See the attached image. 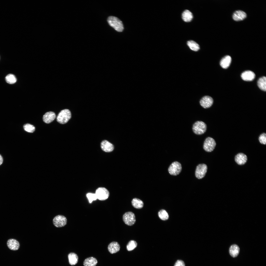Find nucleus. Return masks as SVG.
Wrapping results in <instances>:
<instances>
[{"label":"nucleus","instance_id":"f257e3e1","mask_svg":"<svg viewBox=\"0 0 266 266\" xmlns=\"http://www.w3.org/2000/svg\"><path fill=\"white\" fill-rule=\"evenodd\" d=\"M107 22L109 25L118 32H122L124 29L123 25L121 21L117 17L110 16L108 18Z\"/></svg>","mask_w":266,"mask_h":266},{"label":"nucleus","instance_id":"f03ea898","mask_svg":"<svg viewBox=\"0 0 266 266\" xmlns=\"http://www.w3.org/2000/svg\"><path fill=\"white\" fill-rule=\"evenodd\" d=\"M71 117L70 111L68 109L62 110L59 113L57 117V121L61 124L67 123Z\"/></svg>","mask_w":266,"mask_h":266},{"label":"nucleus","instance_id":"7ed1b4c3","mask_svg":"<svg viewBox=\"0 0 266 266\" xmlns=\"http://www.w3.org/2000/svg\"><path fill=\"white\" fill-rule=\"evenodd\" d=\"M207 125L204 122L198 121L193 124L192 130L194 133L197 135H201L204 133L207 129Z\"/></svg>","mask_w":266,"mask_h":266},{"label":"nucleus","instance_id":"20e7f679","mask_svg":"<svg viewBox=\"0 0 266 266\" xmlns=\"http://www.w3.org/2000/svg\"><path fill=\"white\" fill-rule=\"evenodd\" d=\"M182 170V166L181 164L177 161H175L170 165L168 171L170 175L176 176L180 173Z\"/></svg>","mask_w":266,"mask_h":266},{"label":"nucleus","instance_id":"39448f33","mask_svg":"<svg viewBox=\"0 0 266 266\" xmlns=\"http://www.w3.org/2000/svg\"><path fill=\"white\" fill-rule=\"evenodd\" d=\"M216 145L215 140L210 137L207 138L204 141L203 148L207 152H211L214 149Z\"/></svg>","mask_w":266,"mask_h":266},{"label":"nucleus","instance_id":"423d86ee","mask_svg":"<svg viewBox=\"0 0 266 266\" xmlns=\"http://www.w3.org/2000/svg\"><path fill=\"white\" fill-rule=\"evenodd\" d=\"M207 169V166L204 164H200L196 167L195 175L196 177L199 179L203 178L205 176Z\"/></svg>","mask_w":266,"mask_h":266},{"label":"nucleus","instance_id":"0eeeda50","mask_svg":"<svg viewBox=\"0 0 266 266\" xmlns=\"http://www.w3.org/2000/svg\"><path fill=\"white\" fill-rule=\"evenodd\" d=\"M97 199L100 200H104L107 199L109 195L108 190L104 187H100L97 189L95 193Z\"/></svg>","mask_w":266,"mask_h":266},{"label":"nucleus","instance_id":"6e6552de","mask_svg":"<svg viewBox=\"0 0 266 266\" xmlns=\"http://www.w3.org/2000/svg\"><path fill=\"white\" fill-rule=\"evenodd\" d=\"M123 220L124 223L129 226H132L134 224L136 219L134 214L131 212L125 213L123 216Z\"/></svg>","mask_w":266,"mask_h":266},{"label":"nucleus","instance_id":"1a4fd4ad","mask_svg":"<svg viewBox=\"0 0 266 266\" xmlns=\"http://www.w3.org/2000/svg\"><path fill=\"white\" fill-rule=\"evenodd\" d=\"M53 225L56 227H61L66 224L67 220L66 218L64 216L59 215L55 216L53 220Z\"/></svg>","mask_w":266,"mask_h":266},{"label":"nucleus","instance_id":"9d476101","mask_svg":"<svg viewBox=\"0 0 266 266\" xmlns=\"http://www.w3.org/2000/svg\"><path fill=\"white\" fill-rule=\"evenodd\" d=\"M200 105L204 108H207L211 107L213 102V99L209 96H205L203 97L200 101Z\"/></svg>","mask_w":266,"mask_h":266},{"label":"nucleus","instance_id":"9b49d317","mask_svg":"<svg viewBox=\"0 0 266 266\" xmlns=\"http://www.w3.org/2000/svg\"><path fill=\"white\" fill-rule=\"evenodd\" d=\"M100 146L102 150L106 152L112 151L114 148L113 145L106 140H103L102 141L101 143Z\"/></svg>","mask_w":266,"mask_h":266},{"label":"nucleus","instance_id":"f8f14e48","mask_svg":"<svg viewBox=\"0 0 266 266\" xmlns=\"http://www.w3.org/2000/svg\"><path fill=\"white\" fill-rule=\"evenodd\" d=\"M241 77L243 80L246 81H251L253 80L255 77V74L252 71L250 70L246 71L241 75Z\"/></svg>","mask_w":266,"mask_h":266},{"label":"nucleus","instance_id":"ddd939ff","mask_svg":"<svg viewBox=\"0 0 266 266\" xmlns=\"http://www.w3.org/2000/svg\"><path fill=\"white\" fill-rule=\"evenodd\" d=\"M7 244L8 247L10 249L13 250H18L20 246L18 241L14 239H9L7 242Z\"/></svg>","mask_w":266,"mask_h":266},{"label":"nucleus","instance_id":"4468645a","mask_svg":"<svg viewBox=\"0 0 266 266\" xmlns=\"http://www.w3.org/2000/svg\"><path fill=\"white\" fill-rule=\"evenodd\" d=\"M56 117L55 113L50 111L46 113L43 116V121L46 123H49L54 120Z\"/></svg>","mask_w":266,"mask_h":266},{"label":"nucleus","instance_id":"2eb2a0df","mask_svg":"<svg viewBox=\"0 0 266 266\" xmlns=\"http://www.w3.org/2000/svg\"><path fill=\"white\" fill-rule=\"evenodd\" d=\"M247 17L246 13L244 11L238 10L235 11L233 15V19L236 21H239L243 20Z\"/></svg>","mask_w":266,"mask_h":266},{"label":"nucleus","instance_id":"dca6fc26","mask_svg":"<svg viewBox=\"0 0 266 266\" xmlns=\"http://www.w3.org/2000/svg\"><path fill=\"white\" fill-rule=\"evenodd\" d=\"M247 159V156L242 153L238 154L235 157V161L239 165H242L245 164L246 163Z\"/></svg>","mask_w":266,"mask_h":266},{"label":"nucleus","instance_id":"f3484780","mask_svg":"<svg viewBox=\"0 0 266 266\" xmlns=\"http://www.w3.org/2000/svg\"><path fill=\"white\" fill-rule=\"evenodd\" d=\"M108 249L110 253L114 254L119 251L120 246L118 242H113L109 245Z\"/></svg>","mask_w":266,"mask_h":266},{"label":"nucleus","instance_id":"a211bd4d","mask_svg":"<svg viewBox=\"0 0 266 266\" xmlns=\"http://www.w3.org/2000/svg\"><path fill=\"white\" fill-rule=\"evenodd\" d=\"M232 59L231 57L227 55L222 58L220 62V65L223 68L226 69L230 66L231 62Z\"/></svg>","mask_w":266,"mask_h":266},{"label":"nucleus","instance_id":"6ab92c4d","mask_svg":"<svg viewBox=\"0 0 266 266\" xmlns=\"http://www.w3.org/2000/svg\"><path fill=\"white\" fill-rule=\"evenodd\" d=\"M192 13L187 10H185L182 14V17L183 20L186 22L191 21L193 18Z\"/></svg>","mask_w":266,"mask_h":266},{"label":"nucleus","instance_id":"aec40b11","mask_svg":"<svg viewBox=\"0 0 266 266\" xmlns=\"http://www.w3.org/2000/svg\"><path fill=\"white\" fill-rule=\"evenodd\" d=\"M98 263L96 259L92 257L86 259L84 261V266H95Z\"/></svg>","mask_w":266,"mask_h":266},{"label":"nucleus","instance_id":"412c9836","mask_svg":"<svg viewBox=\"0 0 266 266\" xmlns=\"http://www.w3.org/2000/svg\"><path fill=\"white\" fill-rule=\"evenodd\" d=\"M239 251L240 249L238 246L234 244L232 245L230 247L229 252L232 256L235 257L238 255Z\"/></svg>","mask_w":266,"mask_h":266},{"label":"nucleus","instance_id":"4be33fe9","mask_svg":"<svg viewBox=\"0 0 266 266\" xmlns=\"http://www.w3.org/2000/svg\"><path fill=\"white\" fill-rule=\"evenodd\" d=\"M68 257L69 264L71 265H76L78 262V257L76 253L71 252L68 255Z\"/></svg>","mask_w":266,"mask_h":266},{"label":"nucleus","instance_id":"5701e85b","mask_svg":"<svg viewBox=\"0 0 266 266\" xmlns=\"http://www.w3.org/2000/svg\"><path fill=\"white\" fill-rule=\"evenodd\" d=\"M257 85L259 87L261 90L266 91V78L263 76L260 78L257 82Z\"/></svg>","mask_w":266,"mask_h":266},{"label":"nucleus","instance_id":"b1692460","mask_svg":"<svg viewBox=\"0 0 266 266\" xmlns=\"http://www.w3.org/2000/svg\"><path fill=\"white\" fill-rule=\"evenodd\" d=\"M132 204L134 207L138 209L142 208L144 206L143 201L137 198H134L133 199L132 201Z\"/></svg>","mask_w":266,"mask_h":266},{"label":"nucleus","instance_id":"393cba45","mask_svg":"<svg viewBox=\"0 0 266 266\" xmlns=\"http://www.w3.org/2000/svg\"><path fill=\"white\" fill-rule=\"evenodd\" d=\"M187 44L192 50L195 51H197L200 49L199 45L194 41L190 40L188 41Z\"/></svg>","mask_w":266,"mask_h":266},{"label":"nucleus","instance_id":"a878e982","mask_svg":"<svg viewBox=\"0 0 266 266\" xmlns=\"http://www.w3.org/2000/svg\"><path fill=\"white\" fill-rule=\"evenodd\" d=\"M5 79L7 83L11 84L15 83L17 80L15 76L13 74H11L7 75L5 77Z\"/></svg>","mask_w":266,"mask_h":266},{"label":"nucleus","instance_id":"bb28decb","mask_svg":"<svg viewBox=\"0 0 266 266\" xmlns=\"http://www.w3.org/2000/svg\"><path fill=\"white\" fill-rule=\"evenodd\" d=\"M158 216L162 220H167L169 217L168 214L165 210L162 209L158 212Z\"/></svg>","mask_w":266,"mask_h":266},{"label":"nucleus","instance_id":"cd10ccee","mask_svg":"<svg viewBox=\"0 0 266 266\" xmlns=\"http://www.w3.org/2000/svg\"><path fill=\"white\" fill-rule=\"evenodd\" d=\"M137 242L133 240L130 241L128 243L126 246L127 249L128 251H131L134 249L137 246Z\"/></svg>","mask_w":266,"mask_h":266},{"label":"nucleus","instance_id":"c85d7f7f","mask_svg":"<svg viewBox=\"0 0 266 266\" xmlns=\"http://www.w3.org/2000/svg\"><path fill=\"white\" fill-rule=\"evenodd\" d=\"M23 128L26 131L29 133H33L35 130V127L33 125L27 123L23 125Z\"/></svg>","mask_w":266,"mask_h":266},{"label":"nucleus","instance_id":"c756f323","mask_svg":"<svg viewBox=\"0 0 266 266\" xmlns=\"http://www.w3.org/2000/svg\"><path fill=\"white\" fill-rule=\"evenodd\" d=\"M86 197L90 203H91L93 201L96 200L97 199L95 194L88 193L86 194Z\"/></svg>","mask_w":266,"mask_h":266},{"label":"nucleus","instance_id":"7c9ffc66","mask_svg":"<svg viewBox=\"0 0 266 266\" xmlns=\"http://www.w3.org/2000/svg\"><path fill=\"white\" fill-rule=\"evenodd\" d=\"M259 140L261 144L266 145V133H263L261 134L259 137Z\"/></svg>","mask_w":266,"mask_h":266},{"label":"nucleus","instance_id":"2f4dec72","mask_svg":"<svg viewBox=\"0 0 266 266\" xmlns=\"http://www.w3.org/2000/svg\"><path fill=\"white\" fill-rule=\"evenodd\" d=\"M174 266H185L184 262L181 260H178L175 262Z\"/></svg>","mask_w":266,"mask_h":266},{"label":"nucleus","instance_id":"473e14b6","mask_svg":"<svg viewBox=\"0 0 266 266\" xmlns=\"http://www.w3.org/2000/svg\"><path fill=\"white\" fill-rule=\"evenodd\" d=\"M3 159L1 155L0 154V165L2 164L3 162Z\"/></svg>","mask_w":266,"mask_h":266}]
</instances>
